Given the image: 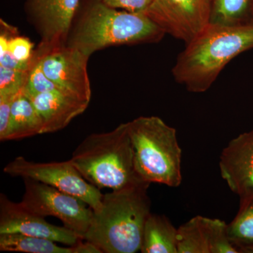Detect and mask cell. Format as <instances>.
Segmentation results:
<instances>
[{"label": "cell", "instance_id": "obj_1", "mask_svg": "<svg viewBox=\"0 0 253 253\" xmlns=\"http://www.w3.org/2000/svg\"><path fill=\"white\" fill-rule=\"evenodd\" d=\"M253 48V26L209 24L178 55L173 77L190 92H205L231 60Z\"/></svg>", "mask_w": 253, "mask_h": 253}, {"label": "cell", "instance_id": "obj_2", "mask_svg": "<svg viewBox=\"0 0 253 253\" xmlns=\"http://www.w3.org/2000/svg\"><path fill=\"white\" fill-rule=\"evenodd\" d=\"M149 186L143 183L103 195L101 207L93 212L84 240L103 253L140 251L145 224L151 213Z\"/></svg>", "mask_w": 253, "mask_h": 253}, {"label": "cell", "instance_id": "obj_3", "mask_svg": "<svg viewBox=\"0 0 253 253\" xmlns=\"http://www.w3.org/2000/svg\"><path fill=\"white\" fill-rule=\"evenodd\" d=\"M70 161L88 182L99 189L116 190L147 183L136 172L127 123L112 131L86 136Z\"/></svg>", "mask_w": 253, "mask_h": 253}, {"label": "cell", "instance_id": "obj_4", "mask_svg": "<svg viewBox=\"0 0 253 253\" xmlns=\"http://www.w3.org/2000/svg\"><path fill=\"white\" fill-rule=\"evenodd\" d=\"M165 35L162 28L144 14L117 11L101 1L84 14L68 45L90 57L109 46L158 42Z\"/></svg>", "mask_w": 253, "mask_h": 253}, {"label": "cell", "instance_id": "obj_5", "mask_svg": "<svg viewBox=\"0 0 253 253\" xmlns=\"http://www.w3.org/2000/svg\"><path fill=\"white\" fill-rule=\"evenodd\" d=\"M136 172L151 184L176 188L182 180L181 149L176 131L157 116H141L127 123Z\"/></svg>", "mask_w": 253, "mask_h": 253}, {"label": "cell", "instance_id": "obj_6", "mask_svg": "<svg viewBox=\"0 0 253 253\" xmlns=\"http://www.w3.org/2000/svg\"><path fill=\"white\" fill-rule=\"evenodd\" d=\"M25 192L21 204L32 212L62 221L63 226L84 240L93 216V210L72 195L31 178L23 179Z\"/></svg>", "mask_w": 253, "mask_h": 253}, {"label": "cell", "instance_id": "obj_7", "mask_svg": "<svg viewBox=\"0 0 253 253\" xmlns=\"http://www.w3.org/2000/svg\"><path fill=\"white\" fill-rule=\"evenodd\" d=\"M4 172L14 177L31 178L53 186L84 201L93 211L101 207L103 194L100 189L88 182L70 160L41 163L18 156L5 166Z\"/></svg>", "mask_w": 253, "mask_h": 253}, {"label": "cell", "instance_id": "obj_8", "mask_svg": "<svg viewBox=\"0 0 253 253\" xmlns=\"http://www.w3.org/2000/svg\"><path fill=\"white\" fill-rule=\"evenodd\" d=\"M213 0H154L143 14L188 44L210 24Z\"/></svg>", "mask_w": 253, "mask_h": 253}, {"label": "cell", "instance_id": "obj_9", "mask_svg": "<svg viewBox=\"0 0 253 253\" xmlns=\"http://www.w3.org/2000/svg\"><path fill=\"white\" fill-rule=\"evenodd\" d=\"M44 74L67 94L89 102L91 96L87 72L89 58L77 48L63 45L42 54L33 52Z\"/></svg>", "mask_w": 253, "mask_h": 253}, {"label": "cell", "instance_id": "obj_10", "mask_svg": "<svg viewBox=\"0 0 253 253\" xmlns=\"http://www.w3.org/2000/svg\"><path fill=\"white\" fill-rule=\"evenodd\" d=\"M80 0H30V11L41 36L35 52L66 45Z\"/></svg>", "mask_w": 253, "mask_h": 253}, {"label": "cell", "instance_id": "obj_11", "mask_svg": "<svg viewBox=\"0 0 253 253\" xmlns=\"http://www.w3.org/2000/svg\"><path fill=\"white\" fill-rule=\"evenodd\" d=\"M18 233L53 240L60 244L74 246L81 238L65 226L49 224L21 203L10 201L4 194L0 195V234Z\"/></svg>", "mask_w": 253, "mask_h": 253}, {"label": "cell", "instance_id": "obj_12", "mask_svg": "<svg viewBox=\"0 0 253 253\" xmlns=\"http://www.w3.org/2000/svg\"><path fill=\"white\" fill-rule=\"evenodd\" d=\"M219 168L221 177L240 199L253 197V131L236 136L222 150Z\"/></svg>", "mask_w": 253, "mask_h": 253}, {"label": "cell", "instance_id": "obj_13", "mask_svg": "<svg viewBox=\"0 0 253 253\" xmlns=\"http://www.w3.org/2000/svg\"><path fill=\"white\" fill-rule=\"evenodd\" d=\"M28 97L41 116L43 134L55 132L66 127L75 118L84 113L89 104L62 93H41Z\"/></svg>", "mask_w": 253, "mask_h": 253}, {"label": "cell", "instance_id": "obj_14", "mask_svg": "<svg viewBox=\"0 0 253 253\" xmlns=\"http://www.w3.org/2000/svg\"><path fill=\"white\" fill-rule=\"evenodd\" d=\"M43 134V123L36 106L21 90L11 107L9 126L2 141L19 140Z\"/></svg>", "mask_w": 253, "mask_h": 253}, {"label": "cell", "instance_id": "obj_15", "mask_svg": "<svg viewBox=\"0 0 253 253\" xmlns=\"http://www.w3.org/2000/svg\"><path fill=\"white\" fill-rule=\"evenodd\" d=\"M177 228L167 217L151 213L145 224L140 252L177 253Z\"/></svg>", "mask_w": 253, "mask_h": 253}, {"label": "cell", "instance_id": "obj_16", "mask_svg": "<svg viewBox=\"0 0 253 253\" xmlns=\"http://www.w3.org/2000/svg\"><path fill=\"white\" fill-rule=\"evenodd\" d=\"M210 24L253 26V0H213Z\"/></svg>", "mask_w": 253, "mask_h": 253}, {"label": "cell", "instance_id": "obj_17", "mask_svg": "<svg viewBox=\"0 0 253 253\" xmlns=\"http://www.w3.org/2000/svg\"><path fill=\"white\" fill-rule=\"evenodd\" d=\"M228 234L240 253H253V197L240 199L239 211L228 224Z\"/></svg>", "mask_w": 253, "mask_h": 253}, {"label": "cell", "instance_id": "obj_18", "mask_svg": "<svg viewBox=\"0 0 253 253\" xmlns=\"http://www.w3.org/2000/svg\"><path fill=\"white\" fill-rule=\"evenodd\" d=\"M0 251L26 253H73V246L63 247L53 240L11 233L0 234Z\"/></svg>", "mask_w": 253, "mask_h": 253}, {"label": "cell", "instance_id": "obj_19", "mask_svg": "<svg viewBox=\"0 0 253 253\" xmlns=\"http://www.w3.org/2000/svg\"><path fill=\"white\" fill-rule=\"evenodd\" d=\"M201 223L208 253H240L229 239L225 221L201 216Z\"/></svg>", "mask_w": 253, "mask_h": 253}, {"label": "cell", "instance_id": "obj_20", "mask_svg": "<svg viewBox=\"0 0 253 253\" xmlns=\"http://www.w3.org/2000/svg\"><path fill=\"white\" fill-rule=\"evenodd\" d=\"M177 253H208L201 223L196 216L177 228Z\"/></svg>", "mask_w": 253, "mask_h": 253}, {"label": "cell", "instance_id": "obj_21", "mask_svg": "<svg viewBox=\"0 0 253 253\" xmlns=\"http://www.w3.org/2000/svg\"><path fill=\"white\" fill-rule=\"evenodd\" d=\"M1 21L7 31V49L10 54L18 61L23 63L31 62L34 52L33 42L26 37L17 36L14 28L5 23L2 19Z\"/></svg>", "mask_w": 253, "mask_h": 253}, {"label": "cell", "instance_id": "obj_22", "mask_svg": "<svg viewBox=\"0 0 253 253\" xmlns=\"http://www.w3.org/2000/svg\"><path fill=\"white\" fill-rule=\"evenodd\" d=\"M30 69H10L0 66V96L17 94L27 81Z\"/></svg>", "mask_w": 253, "mask_h": 253}, {"label": "cell", "instance_id": "obj_23", "mask_svg": "<svg viewBox=\"0 0 253 253\" xmlns=\"http://www.w3.org/2000/svg\"><path fill=\"white\" fill-rule=\"evenodd\" d=\"M113 9H123L131 13H144L154 0H102Z\"/></svg>", "mask_w": 253, "mask_h": 253}, {"label": "cell", "instance_id": "obj_24", "mask_svg": "<svg viewBox=\"0 0 253 253\" xmlns=\"http://www.w3.org/2000/svg\"><path fill=\"white\" fill-rule=\"evenodd\" d=\"M17 94L0 96V140L2 141L9 126L10 114Z\"/></svg>", "mask_w": 253, "mask_h": 253}, {"label": "cell", "instance_id": "obj_25", "mask_svg": "<svg viewBox=\"0 0 253 253\" xmlns=\"http://www.w3.org/2000/svg\"><path fill=\"white\" fill-rule=\"evenodd\" d=\"M83 240L73 246V253H103L97 247L92 243L86 241L85 243L82 242Z\"/></svg>", "mask_w": 253, "mask_h": 253}]
</instances>
